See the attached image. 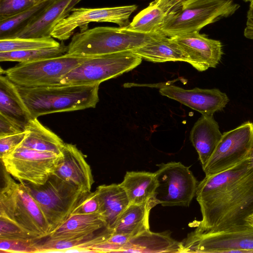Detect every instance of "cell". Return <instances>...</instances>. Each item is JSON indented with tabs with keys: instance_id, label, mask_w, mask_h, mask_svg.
I'll list each match as a JSON object with an SVG mask.
<instances>
[{
	"instance_id": "1",
	"label": "cell",
	"mask_w": 253,
	"mask_h": 253,
	"mask_svg": "<svg viewBox=\"0 0 253 253\" xmlns=\"http://www.w3.org/2000/svg\"><path fill=\"white\" fill-rule=\"evenodd\" d=\"M202 219L196 235L245 229L253 215V155L225 171L206 176L196 193Z\"/></svg>"
},
{
	"instance_id": "2",
	"label": "cell",
	"mask_w": 253,
	"mask_h": 253,
	"mask_svg": "<svg viewBox=\"0 0 253 253\" xmlns=\"http://www.w3.org/2000/svg\"><path fill=\"white\" fill-rule=\"evenodd\" d=\"M33 119L54 113L95 108L99 84L24 87L15 85Z\"/></svg>"
},
{
	"instance_id": "3",
	"label": "cell",
	"mask_w": 253,
	"mask_h": 253,
	"mask_svg": "<svg viewBox=\"0 0 253 253\" xmlns=\"http://www.w3.org/2000/svg\"><path fill=\"white\" fill-rule=\"evenodd\" d=\"M161 35L136 32L125 27H97L75 34L66 54L89 57L132 51Z\"/></svg>"
},
{
	"instance_id": "4",
	"label": "cell",
	"mask_w": 253,
	"mask_h": 253,
	"mask_svg": "<svg viewBox=\"0 0 253 253\" xmlns=\"http://www.w3.org/2000/svg\"><path fill=\"white\" fill-rule=\"evenodd\" d=\"M0 193V217L16 223L36 239L48 235L50 226L24 182L17 183L5 170Z\"/></svg>"
},
{
	"instance_id": "5",
	"label": "cell",
	"mask_w": 253,
	"mask_h": 253,
	"mask_svg": "<svg viewBox=\"0 0 253 253\" xmlns=\"http://www.w3.org/2000/svg\"><path fill=\"white\" fill-rule=\"evenodd\" d=\"M240 5L233 0H184L168 16L159 33L168 37L199 32L232 15Z\"/></svg>"
},
{
	"instance_id": "6",
	"label": "cell",
	"mask_w": 253,
	"mask_h": 253,
	"mask_svg": "<svg viewBox=\"0 0 253 253\" xmlns=\"http://www.w3.org/2000/svg\"><path fill=\"white\" fill-rule=\"evenodd\" d=\"M24 183L44 214L50 226V232L71 216L80 200L86 193L55 173L51 174L43 185Z\"/></svg>"
},
{
	"instance_id": "7",
	"label": "cell",
	"mask_w": 253,
	"mask_h": 253,
	"mask_svg": "<svg viewBox=\"0 0 253 253\" xmlns=\"http://www.w3.org/2000/svg\"><path fill=\"white\" fill-rule=\"evenodd\" d=\"M142 59L131 51L87 57L60 82V85H93L137 67Z\"/></svg>"
},
{
	"instance_id": "8",
	"label": "cell",
	"mask_w": 253,
	"mask_h": 253,
	"mask_svg": "<svg viewBox=\"0 0 253 253\" xmlns=\"http://www.w3.org/2000/svg\"><path fill=\"white\" fill-rule=\"evenodd\" d=\"M87 57L61 56L19 63L5 71V75L15 85L39 87L60 84L62 78Z\"/></svg>"
},
{
	"instance_id": "9",
	"label": "cell",
	"mask_w": 253,
	"mask_h": 253,
	"mask_svg": "<svg viewBox=\"0 0 253 253\" xmlns=\"http://www.w3.org/2000/svg\"><path fill=\"white\" fill-rule=\"evenodd\" d=\"M62 156L19 146L0 160L4 170L14 179L41 185L54 173Z\"/></svg>"
},
{
	"instance_id": "10",
	"label": "cell",
	"mask_w": 253,
	"mask_h": 253,
	"mask_svg": "<svg viewBox=\"0 0 253 253\" xmlns=\"http://www.w3.org/2000/svg\"><path fill=\"white\" fill-rule=\"evenodd\" d=\"M155 172L158 185L156 199L164 207H188L196 196L198 181L190 170L180 162L157 165Z\"/></svg>"
},
{
	"instance_id": "11",
	"label": "cell",
	"mask_w": 253,
	"mask_h": 253,
	"mask_svg": "<svg viewBox=\"0 0 253 253\" xmlns=\"http://www.w3.org/2000/svg\"><path fill=\"white\" fill-rule=\"evenodd\" d=\"M253 155V123L248 121L222 134L212 155L203 168L206 176L225 171Z\"/></svg>"
},
{
	"instance_id": "12",
	"label": "cell",
	"mask_w": 253,
	"mask_h": 253,
	"mask_svg": "<svg viewBox=\"0 0 253 253\" xmlns=\"http://www.w3.org/2000/svg\"><path fill=\"white\" fill-rule=\"evenodd\" d=\"M136 5L101 8H75L65 18L59 22L53 29L51 36L60 41L69 39L76 29L81 32L88 29L91 22H111L120 27H127L129 18L136 9Z\"/></svg>"
},
{
	"instance_id": "13",
	"label": "cell",
	"mask_w": 253,
	"mask_h": 253,
	"mask_svg": "<svg viewBox=\"0 0 253 253\" xmlns=\"http://www.w3.org/2000/svg\"><path fill=\"white\" fill-rule=\"evenodd\" d=\"M241 230L188 234L182 243L183 253H253V222Z\"/></svg>"
},
{
	"instance_id": "14",
	"label": "cell",
	"mask_w": 253,
	"mask_h": 253,
	"mask_svg": "<svg viewBox=\"0 0 253 253\" xmlns=\"http://www.w3.org/2000/svg\"><path fill=\"white\" fill-rule=\"evenodd\" d=\"M185 53L188 63L199 71L215 68L221 60L222 45L219 41L209 38L199 32L171 37Z\"/></svg>"
},
{
	"instance_id": "15",
	"label": "cell",
	"mask_w": 253,
	"mask_h": 253,
	"mask_svg": "<svg viewBox=\"0 0 253 253\" xmlns=\"http://www.w3.org/2000/svg\"><path fill=\"white\" fill-rule=\"evenodd\" d=\"M160 94L177 101L203 115H213L221 111L229 100L227 95L217 88L195 87L186 89L173 84H166L159 90Z\"/></svg>"
},
{
	"instance_id": "16",
	"label": "cell",
	"mask_w": 253,
	"mask_h": 253,
	"mask_svg": "<svg viewBox=\"0 0 253 253\" xmlns=\"http://www.w3.org/2000/svg\"><path fill=\"white\" fill-rule=\"evenodd\" d=\"M54 173L80 190L91 191L94 180L90 166L76 145L65 143Z\"/></svg>"
},
{
	"instance_id": "17",
	"label": "cell",
	"mask_w": 253,
	"mask_h": 253,
	"mask_svg": "<svg viewBox=\"0 0 253 253\" xmlns=\"http://www.w3.org/2000/svg\"><path fill=\"white\" fill-rule=\"evenodd\" d=\"M81 0H52L25 28L12 38L51 36L54 27L69 15Z\"/></svg>"
},
{
	"instance_id": "18",
	"label": "cell",
	"mask_w": 253,
	"mask_h": 253,
	"mask_svg": "<svg viewBox=\"0 0 253 253\" xmlns=\"http://www.w3.org/2000/svg\"><path fill=\"white\" fill-rule=\"evenodd\" d=\"M222 134L213 115H203L194 124L190 140L197 151L204 168L212 155Z\"/></svg>"
},
{
	"instance_id": "19",
	"label": "cell",
	"mask_w": 253,
	"mask_h": 253,
	"mask_svg": "<svg viewBox=\"0 0 253 253\" xmlns=\"http://www.w3.org/2000/svg\"><path fill=\"white\" fill-rule=\"evenodd\" d=\"M184 0H154L125 28L145 33H159L168 16Z\"/></svg>"
},
{
	"instance_id": "20",
	"label": "cell",
	"mask_w": 253,
	"mask_h": 253,
	"mask_svg": "<svg viewBox=\"0 0 253 253\" xmlns=\"http://www.w3.org/2000/svg\"><path fill=\"white\" fill-rule=\"evenodd\" d=\"M121 252L132 253H183L181 242L171 237V232L144 231L131 238Z\"/></svg>"
},
{
	"instance_id": "21",
	"label": "cell",
	"mask_w": 253,
	"mask_h": 253,
	"mask_svg": "<svg viewBox=\"0 0 253 253\" xmlns=\"http://www.w3.org/2000/svg\"><path fill=\"white\" fill-rule=\"evenodd\" d=\"M158 204L156 199L139 204H129L117 220L113 232L127 235L131 238L150 230V211Z\"/></svg>"
},
{
	"instance_id": "22",
	"label": "cell",
	"mask_w": 253,
	"mask_h": 253,
	"mask_svg": "<svg viewBox=\"0 0 253 253\" xmlns=\"http://www.w3.org/2000/svg\"><path fill=\"white\" fill-rule=\"evenodd\" d=\"M95 191L100 203V213L108 227L113 229L122 213L130 204L127 196L120 184L99 185Z\"/></svg>"
},
{
	"instance_id": "23",
	"label": "cell",
	"mask_w": 253,
	"mask_h": 253,
	"mask_svg": "<svg viewBox=\"0 0 253 253\" xmlns=\"http://www.w3.org/2000/svg\"><path fill=\"white\" fill-rule=\"evenodd\" d=\"M131 51L142 59L153 62L181 61L188 63L187 56L179 45L171 37L162 34Z\"/></svg>"
},
{
	"instance_id": "24",
	"label": "cell",
	"mask_w": 253,
	"mask_h": 253,
	"mask_svg": "<svg viewBox=\"0 0 253 253\" xmlns=\"http://www.w3.org/2000/svg\"><path fill=\"white\" fill-rule=\"evenodd\" d=\"M0 114L25 128L33 119L15 84L2 75L0 76Z\"/></svg>"
},
{
	"instance_id": "25",
	"label": "cell",
	"mask_w": 253,
	"mask_h": 253,
	"mask_svg": "<svg viewBox=\"0 0 253 253\" xmlns=\"http://www.w3.org/2000/svg\"><path fill=\"white\" fill-rule=\"evenodd\" d=\"M113 232V229L107 227L92 233L65 238H45L42 242L39 239L37 245V253H64L66 250L73 248L89 250L91 247L108 240Z\"/></svg>"
},
{
	"instance_id": "26",
	"label": "cell",
	"mask_w": 253,
	"mask_h": 253,
	"mask_svg": "<svg viewBox=\"0 0 253 253\" xmlns=\"http://www.w3.org/2000/svg\"><path fill=\"white\" fill-rule=\"evenodd\" d=\"M120 184L125 190L130 204H139L156 199L158 183L155 172L126 171Z\"/></svg>"
},
{
	"instance_id": "27",
	"label": "cell",
	"mask_w": 253,
	"mask_h": 253,
	"mask_svg": "<svg viewBox=\"0 0 253 253\" xmlns=\"http://www.w3.org/2000/svg\"><path fill=\"white\" fill-rule=\"evenodd\" d=\"M26 131V136L20 146L62 154L65 143L57 134L43 126L37 118L29 121Z\"/></svg>"
},
{
	"instance_id": "28",
	"label": "cell",
	"mask_w": 253,
	"mask_h": 253,
	"mask_svg": "<svg viewBox=\"0 0 253 253\" xmlns=\"http://www.w3.org/2000/svg\"><path fill=\"white\" fill-rule=\"evenodd\" d=\"M107 227L100 213L75 214L71 215L65 222L51 231L46 238H65L92 233Z\"/></svg>"
},
{
	"instance_id": "29",
	"label": "cell",
	"mask_w": 253,
	"mask_h": 253,
	"mask_svg": "<svg viewBox=\"0 0 253 253\" xmlns=\"http://www.w3.org/2000/svg\"><path fill=\"white\" fill-rule=\"evenodd\" d=\"M52 0H43L28 10L0 21V39L12 38L25 28Z\"/></svg>"
},
{
	"instance_id": "30",
	"label": "cell",
	"mask_w": 253,
	"mask_h": 253,
	"mask_svg": "<svg viewBox=\"0 0 253 253\" xmlns=\"http://www.w3.org/2000/svg\"><path fill=\"white\" fill-rule=\"evenodd\" d=\"M67 49L68 46L61 42L59 46L52 47L0 52V61L32 62L61 56L66 53Z\"/></svg>"
},
{
	"instance_id": "31",
	"label": "cell",
	"mask_w": 253,
	"mask_h": 253,
	"mask_svg": "<svg viewBox=\"0 0 253 253\" xmlns=\"http://www.w3.org/2000/svg\"><path fill=\"white\" fill-rule=\"evenodd\" d=\"M60 43L51 36L42 38H14L0 39V52L25 50L58 46Z\"/></svg>"
},
{
	"instance_id": "32",
	"label": "cell",
	"mask_w": 253,
	"mask_h": 253,
	"mask_svg": "<svg viewBox=\"0 0 253 253\" xmlns=\"http://www.w3.org/2000/svg\"><path fill=\"white\" fill-rule=\"evenodd\" d=\"M43 0H0V21L23 12Z\"/></svg>"
},
{
	"instance_id": "33",
	"label": "cell",
	"mask_w": 253,
	"mask_h": 253,
	"mask_svg": "<svg viewBox=\"0 0 253 253\" xmlns=\"http://www.w3.org/2000/svg\"><path fill=\"white\" fill-rule=\"evenodd\" d=\"M39 239L0 238V252L4 253H37V245Z\"/></svg>"
},
{
	"instance_id": "34",
	"label": "cell",
	"mask_w": 253,
	"mask_h": 253,
	"mask_svg": "<svg viewBox=\"0 0 253 253\" xmlns=\"http://www.w3.org/2000/svg\"><path fill=\"white\" fill-rule=\"evenodd\" d=\"M100 213V203L97 193L87 192L80 200L71 215Z\"/></svg>"
},
{
	"instance_id": "35",
	"label": "cell",
	"mask_w": 253,
	"mask_h": 253,
	"mask_svg": "<svg viewBox=\"0 0 253 253\" xmlns=\"http://www.w3.org/2000/svg\"><path fill=\"white\" fill-rule=\"evenodd\" d=\"M0 238L36 239L13 222L0 217Z\"/></svg>"
},
{
	"instance_id": "36",
	"label": "cell",
	"mask_w": 253,
	"mask_h": 253,
	"mask_svg": "<svg viewBox=\"0 0 253 253\" xmlns=\"http://www.w3.org/2000/svg\"><path fill=\"white\" fill-rule=\"evenodd\" d=\"M26 134L25 130L21 133L0 137V158L19 146Z\"/></svg>"
},
{
	"instance_id": "37",
	"label": "cell",
	"mask_w": 253,
	"mask_h": 253,
	"mask_svg": "<svg viewBox=\"0 0 253 253\" xmlns=\"http://www.w3.org/2000/svg\"><path fill=\"white\" fill-rule=\"evenodd\" d=\"M26 128L0 114V137L22 132Z\"/></svg>"
},
{
	"instance_id": "38",
	"label": "cell",
	"mask_w": 253,
	"mask_h": 253,
	"mask_svg": "<svg viewBox=\"0 0 253 253\" xmlns=\"http://www.w3.org/2000/svg\"><path fill=\"white\" fill-rule=\"evenodd\" d=\"M130 239V237L127 235L113 232L107 241L117 246L119 248V252H121Z\"/></svg>"
},
{
	"instance_id": "39",
	"label": "cell",
	"mask_w": 253,
	"mask_h": 253,
	"mask_svg": "<svg viewBox=\"0 0 253 253\" xmlns=\"http://www.w3.org/2000/svg\"><path fill=\"white\" fill-rule=\"evenodd\" d=\"M250 8H253V1L251 2Z\"/></svg>"
},
{
	"instance_id": "40",
	"label": "cell",
	"mask_w": 253,
	"mask_h": 253,
	"mask_svg": "<svg viewBox=\"0 0 253 253\" xmlns=\"http://www.w3.org/2000/svg\"><path fill=\"white\" fill-rule=\"evenodd\" d=\"M245 0L246 1H250V2H251L252 1H253V0Z\"/></svg>"
},
{
	"instance_id": "41",
	"label": "cell",
	"mask_w": 253,
	"mask_h": 253,
	"mask_svg": "<svg viewBox=\"0 0 253 253\" xmlns=\"http://www.w3.org/2000/svg\"><path fill=\"white\" fill-rule=\"evenodd\" d=\"M252 217H251L252 219L253 220V215L252 216Z\"/></svg>"
}]
</instances>
